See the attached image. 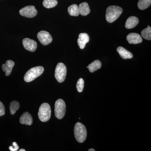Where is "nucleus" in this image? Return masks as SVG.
Listing matches in <instances>:
<instances>
[{"label":"nucleus","instance_id":"nucleus-1","mask_svg":"<svg viewBox=\"0 0 151 151\" xmlns=\"http://www.w3.org/2000/svg\"><path fill=\"white\" fill-rule=\"evenodd\" d=\"M123 11V9L118 6H110L106 10V20L110 23L113 22L119 18Z\"/></svg>","mask_w":151,"mask_h":151},{"label":"nucleus","instance_id":"nucleus-2","mask_svg":"<svg viewBox=\"0 0 151 151\" xmlns=\"http://www.w3.org/2000/svg\"><path fill=\"white\" fill-rule=\"evenodd\" d=\"M74 134L76 141L79 143H83L87 137V131L83 124L78 122L75 124L74 128Z\"/></svg>","mask_w":151,"mask_h":151},{"label":"nucleus","instance_id":"nucleus-3","mask_svg":"<svg viewBox=\"0 0 151 151\" xmlns=\"http://www.w3.org/2000/svg\"><path fill=\"white\" fill-rule=\"evenodd\" d=\"M44 70V68L41 66H36L31 68L25 74L24 81L27 82L33 81L43 73Z\"/></svg>","mask_w":151,"mask_h":151},{"label":"nucleus","instance_id":"nucleus-4","mask_svg":"<svg viewBox=\"0 0 151 151\" xmlns=\"http://www.w3.org/2000/svg\"><path fill=\"white\" fill-rule=\"evenodd\" d=\"M51 108L47 103H43L40 105L38 112V117L41 122H47L51 117Z\"/></svg>","mask_w":151,"mask_h":151},{"label":"nucleus","instance_id":"nucleus-5","mask_svg":"<svg viewBox=\"0 0 151 151\" xmlns=\"http://www.w3.org/2000/svg\"><path fill=\"white\" fill-rule=\"evenodd\" d=\"M67 73V68L65 65L62 63H59L55 68V76L57 81L62 83L65 81Z\"/></svg>","mask_w":151,"mask_h":151},{"label":"nucleus","instance_id":"nucleus-6","mask_svg":"<svg viewBox=\"0 0 151 151\" xmlns=\"http://www.w3.org/2000/svg\"><path fill=\"white\" fill-rule=\"evenodd\" d=\"M55 117L58 119H61L65 115L66 106L64 100L58 99L55 104Z\"/></svg>","mask_w":151,"mask_h":151},{"label":"nucleus","instance_id":"nucleus-7","mask_svg":"<svg viewBox=\"0 0 151 151\" xmlns=\"http://www.w3.org/2000/svg\"><path fill=\"white\" fill-rule=\"evenodd\" d=\"M19 14L22 16L31 18L34 17L37 15V11L34 6H28L21 9Z\"/></svg>","mask_w":151,"mask_h":151},{"label":"nucleus","instance_id":"nucleus-8","mask_svg":"<svg viewBox=\"0 0 151 151\" xmlns=\"http://www.w3.org/2000/svg\"><path fill=\"white\" fill-rule=\"evenodd\" d=\"M37 37L40 43L43 45L49 44L52 40V37L50 34L45 31H41L38 33Z\"/></svg>","mask_w":151,"mask_h":151},{"label":"nucleus","instance_id":"nucleus-9","mask_svg":"<svg viewBox=\"0 0 151 151\" xmlns=\"http://www.w3.org/2000/svg\"><path fill=\"white\" fill-rule=\"evenodd\" d=\"M22 43L24 48L29 51L35 52L37 48L36 42L28 38H26L23 39Z\"/></svg>","mask_w":151,"mask_h":151},{"label":"nucleus","instance_id":"nucleus-10","mask_svg":"<svg viewBox=\"0 0 151 151\" xmlns=\"http://www.w3.org/2000/svg\"><path fill=\"white\" fill-rule=\"evenodd\" d=\"M127 39L130 44H137L142 42V39L141 35L136 33H131L127 36Z\"/></svg>","mask_w":151,"mask_h":151},{"label":"nucleus","instance_id":"nucleus-11","mask_svg":"<svg viewBox=\"0 0 151 151\" xmlns=\"http://www.w3.org/2000/svg\"><path fill=\"white\" fill-rule=\"evenodd\" d=\"M89 41V35L86 33H80L78 36V38L77 40L78 45L81 49H83L85 47V45Z\"/></svg>","mask_w":151,"mask_h":151},{"label":"nucleus","instance_id":"nucleus-12","mask_svg":"<svg viewBox=\"0 0 151 151\" xmlns=\"http://www.w3.org/2000/svg\"><path fill=\"white\" fill-rule=\"evenodd\" d=\"M19 122L22 124L31 126L33 123L32 116L28 112H25L20 118Z\"/></svg>","mask_w":151,"mask_h":151},{"label":"nucleus","instance_id":"nucleus-13","mask_svg":"<svg viewBox=\"0 0 151 151\" xmlns=\"http://www.w3.org/2000/svg\"><path fill=\"white\" fill-rule=\"evenodd\" d=\"M139 23V19L136 17H130L126 21L125 27L128 29L134 28L136 27Z\"/></svg>","mask_w":151,"mask_h":151},{"label":"nucleus","instance_id":"nucleus-14","mask_svg":"<svg viewBox=\"0 0 151 151\" xmlns=\"http://www.w3.org/2000/svg\"><path fill=\"white\" fill-rule=\"evenodd\" d=\"M14 64V62L12 60H7L5 64H3L2 68L3 71L5 72L6 76H9L10 75Z\"/></svg>","mask_w":151,"mask_h":151},{"label":"nucleus","instance_id":"nucleus-15","mask_svg":"<svg viewBox=\"0 0 151 151\" xmlns=\"http://www.w3.org/2000/svg\"><path fill=\"white\" fill-rule=\"evenodd\" d=\"M117 50L123 59H131L133 58V54L122 47H119L117 49Z\"/></svg>","mask_w":151,"mask_h":151},{"label":"nucleus","instance_id":"nucleus-16","mask_svg":"<svg viewBox=\"0 0 151 151\" xmlns=\"http://www.w3.org/2000/svg\"><path fill=\"white\" fill-rule=\"evenodd\" d=\"M79 14L83 16L89 14L90 12L89 5L86 2L81 3L78 6Z\"/></svg>","mask_w":151,"mask_h":151},{"label":"nucleus","instance_id":"nucleus-17","mask_svg":"<svg viewBox=\"0 0 151 151\" xmlns=\"http://www.w3.org/2000/svg\"><path fill=\"white\" fill-rule=\"evenodd\" d=\"M102 66V63L100 60H96L93 61L88 65V68H89V70L91 73H93L94 71L100 69Z\"/></svg>","mask_w":151,"mask_h":151},{"label":"nucleus","instance_id":"nucleus-18","mask_svg":"<svg viewBox=\"0 0 151 151\" xmlns=\"http://www.w3.org/2000/svg\"><path fill=\"white\" fill-rule=\"evenodd\" d=\"M68 11L69 14L71 16L77 17L80 14L78 6L75 4L69 6L68 9Z\"/></svg>","mask_w":151,"mask_h":151},{"label":"nucleus","instance_id":"nucleus-19","mask_svg":"<svg viewBox=\"0 0 151 151\" xmlns=\"http://www.w3.org/2000/svg\"><path fill=\"white\" fill-rule=\"evenodd\" d=\"M151 0H139L138 3V8L139 9L145 10L151 5Z\"/></svg>","mask_w":151,"mask_h":151},{"label":"nucleus","instance_id":"nucleus-20","mask_svg":"<svg viewBox=\"0 0 151 151\" xmlns=\"http://www.w3.org/2000/svg\"><path fill=\"white\" fill-rule=\"evenodd\" d=\"M57 0H44L42 4L47 9L52 8L57 5Z\"/></svg>","mask_w":151,"mask_h":151},{"label":"nucleus","instance_id":"nucleus-21","mask_svg":"<svg viewBox=\"0 0 151 151\" xmlns=\"http://www.w3.org/2000/svg\"><path fill=\"white\" fill-rule=\"evenodd\" d=\"M20 105L18 102L13 101L10 104V111L12 115H14L19 108Z\"/></svg>","mask_w":151,"mask_h":151},{"label":"nucleus","instance_id":"nucleus-22","mask_svg":"<svg viewBox=\"0 0 151 151\" xmlns=\"http://www.w3.org/2000/svg\"><path fill=\"white\" fill-rule=\"evenodd\" d=\"M141 35L144 39L147 40H151V28L150 27L146 28L142 31Z\"/></svg>","mask_w":151,"mask_h":151},{"label":"nucleus","instance_id":"nucleus-23","mask_svg":"<svg viewBox=\"0 0 151 151\" xmlns=\"http://www.w3.org/2000/svg\"><path fill=\"white\" fill-rule=\"evenodd\" d=\"M84 79L82 78H79L76 84V89L78 92H82L84 89Z\"/></svg>","mask_w":151,"mask_h":151},{"label":"nucleus","instance_id":"nucleus-24","mask_svg":"<svg viewBox=\"0 0 151 151\" xmlns=\"http://www.w3.org/2000/svg\"><path fill=\"white\" fill-rule=\"evenodd\" d=\"M19 147L17 144L16 142H14L12 144V146H10L9 149L11 151H17L19 150Z\"/></svg>","mask_w":151,"mask_h":151},{"label":"nucleus","instance_id":"nucleus-25","mask_svg":"<svg viewBox=\"0 0 151 151\" xmlns=\"http://www.w3.org/2000/svg\"><path fill=\"white\" fill-rule=\"evenodd\" d=\"M5 113L4 106L2 102L0 101V116H4Z\"/></svg>","mask_w":151,"mask_h":151},{"label":"nucleus","instance_id":"nucleus-26","mask_svg":"<svg viewBox=\"0 0 151 151\" xmlns=\"http://www.w3.org/2000/svg\"><path fill=\"white\" fill-rule=\"evenodd\" d=\"M89 151H95V150H94V149H90L89 150Z\"/></svg>","mask_w":151,"mask_h":151},{"label":"nucleus","instance_id":"nucleus-27","mask_svg":"<svg viewBox=\"0 0 151 151\" xmlns=\"http://www.w3.org/2000/svg\"><path fill=\"white\" fill-rule=\"evenodd\" d=\"M19 151H25V150H24V149H20V150H19Z\"/></svg>","mask_w":151,"mask_h":151}]
</instances>
